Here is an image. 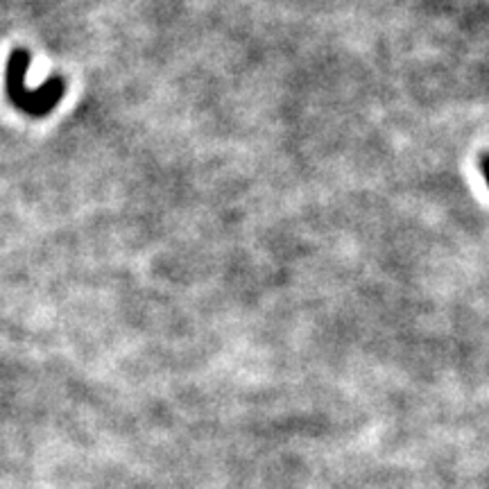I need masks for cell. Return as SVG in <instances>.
Returning a JSON list of instances; mask_svg holds the SVG:
<instances>
[{"label":"cell","instance_id":"6da1fadb","mask_svg":"<svg viewBox=\"0 0 489 489\" xmlns=\"http://www.w3.org/2000/svg\"><path fill=\"white\" fill-rule=\"evenodd\" d=\"M30 55L25 51H16L10 60V69H7V93H10L12 102L19 109H24L30 116H46L57 102L64 96V84L61 80H51L39 91H28L24 87L25 71H28Z\"/></svg>","mask_w":489,"mask_h":489}]
</instances>
